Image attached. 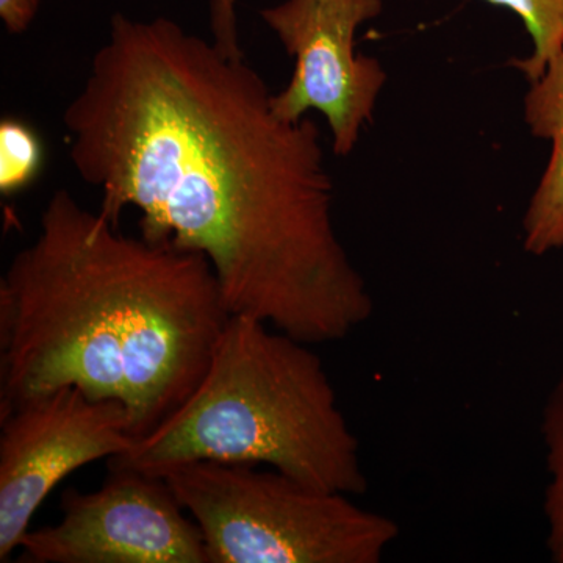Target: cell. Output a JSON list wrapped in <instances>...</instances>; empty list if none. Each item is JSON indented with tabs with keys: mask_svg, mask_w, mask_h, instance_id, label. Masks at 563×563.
Returning <instances> with one entry per match:
<instances>
[{
	"mask_svg": "<svg viewBox=\"0 0 563 563\" xmlns=\"http://www.w3.org/2000/svg\"><path fill=\"white\" fill-rule=\"evenodd\" d=\"M195 461L266 465L350 496L368 490L361 443L320 355L250 317L231 314L187 402L109 466L161 476Z\"/></svg>",
	"mask_w": 563,
	"mask_h": 563,
	"instance_id": "obj_3",
	"label": "cell"
},
{
	"mask_svg": "<svg viewBox=\"0 0 563 563\" xmlns=\"http://www.w3.org/2000/svg\"><path fill=\"white\" fill-rule=\"evenodd\" d=\"M96 492L68 488L60 523L25 533V563H209L201 529L161 476L109 466Z\"/></svg>",
	"mask_w": 563,
	"mask_h": 563,
	"instance_id": "obj_5",
	"label": "cell"
},
{
	"mask_svg": "<svg viewBox=\"0 0 563 563\" xmlns=\"http://www.w3.org/2000/svg\"><path fill=\"white\" fill-rule=\"evenodd\" d=\"M43 165V146L31 125L16 118L0 122V191L14 195L27 188Z\"/></svg>",
	"mask_w": 563,
	"mask_h": 563,
	"instance_id": "obj_11",
	"label": "cell"
},
{
	"mask_svg": "<svg viewBox=\"0 0 563 563\" xmlns=\"http://www.w3.org/2000/svg\"><path fill=\"white\" fill-rule=\"evenodd\" d=\"M517 14L532 40L529 57L515 58L512 65L529 81L539 80L548 65L563 52V0H484Z\"/></svg>",
	"mask_w": 563,
	"mask_h": 563,
	"instance_id": "obj_10",
	"label": "cell"
},
{
	"mask_svg": "<svg viewBox=\"0 0 563 563\" xmlns=\"http://www.w3.org/2000/svg\"><path fill=\"white\" fill-rule=\"evenodd\" d=\"M41 0H0V20L11 35H21L38 14Z\"/></svg>",
	"mask_w": 563,
	"mask_h": 563,
	"instance_id": "obj_13",
	"label": "cell"
},
{
	"mask_svg": "<svg viewBox=\"0 0 563 563\" xmlns=\"http://www.w3.org/2000/svg\"><path fill=\"white\" fill-rule=\"evenodd\" d=\"M525 121L533 136L553 146L523 218L525 251L540 257L563 247V52L532 81Z\"/></svg>",
	"mask_w": 563,
	"mask_h": 563,
	"instance_id": "obj_8",
	"label": "cell"
},
{
	"mask_svg": "<svg viewBox=\"0 0 563 563\" xmlns=\"http://www.w3.org/2000/svg\"><path fill=\"white\" fill-rule=\"evenodd\" d=\"M210 27L214 46L232 58H243L236 25L235 0H210Z\"/></svg>",
	"mask_w": 563,
	"mask_h": 563,
	"instance_id": "obj_12",
	"label": "cell"
},
{
	"mask_svg": "<svg viewBox=\"0 0 563 563\" xmlns=\"http://www.w3.org/2000/svg\"><path fill=\"white\" fill-rule=\"evenodd\" d=\"M229 318L202 254L55 191L0 279V415L76 387L121 402L139 442L202 383Z\"/></svg>",
	"mask_w": 563,
	"mask_h": 563,
	"instance_id": "obj_2",
	"label": "cell"
},
{
	"mask_svg": "<svg viewBox=\"0 0 563 563\" xmlns=\"http://www.w3.org/2000/svg\"><path fill=\"white\" fill-rule=\"evenodd\" d=\"M542 435L550 477L543 503L547 548L551 561L563 563V373L544 404Z\"/></svg>",
	"mask_w": 563,
	"mask_h": 563,
	"instance_id": "obj_9",
	"label": "cell"
},
{
	"mask_svg": "<svg viewBox=\"0 0 563 563\" xmlns=\"http://www.w3.org/2000/svg\"><path fill=\"white\" fill-rule=\"evenodd\" d=\"M243 58L168 18L117 13L63 111L69 161L99 211L209 261L231 314L307 344L372 320L365 279L333 224V181L312 118L285 120Z\"/></svg>",
	"mask_w": 563,
	"mask_h": 563,
	"instance_id": "obj_1",
	"label": "cell"
},
{
	"mask_svg": "<svg viewBox=\"0 0 563 563\" xmlns=\"http://www.w3.org/2000/svg\"><path fill=\"white\" fill-rule=\"evenodd\" d=\"M383 9L384 0H284L261 13L295 58L290 81L273 96L274 110L290 121L320 111L340 157L354 151L372 124L387 81L379 60L355 51L358 29Z\"/></svg>",
	"mask_w": 563,
	"mask_h": 563,
	"instance_id": "obj_7",
	"label": "cell"
},
{
	"mask_svg": "<svg viewBox=\"0 0 563 563\" xmlns=\"http://www.w3.org/2000/svg\"><path fill=\"white\" fill-rule=\"evenodd\" d=\"M0 562L20 548L33 515L58 484L88 463L136 443L121 402L62 387L0 415Z\"/></svg>",
	"mask_w": 563,
	"mask_h": 563,
	"instance_id": "obj_6",
	"label": "cell"
},
{
	"mask_svg": "<svg viewBox=\"0 0 563 563\" xmlns=\"http://www.w3.org/2000/svg\"><path fill=\"white\" fill-rule=\"evenodd\" d=\"M161 477L201 529L209 563H379L401 533L352 496L273 468L195 461Z\"/></svg>",
	"mask_w": 563,
	"mask_h": 563,
	"instance_id": "obj_4",
	"label": "cell"
}]
</instances>
